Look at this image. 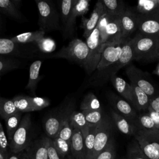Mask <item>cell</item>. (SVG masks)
<instances>
[{"mask_svg": "<svg viewBox=\"0 0 159 159\" xmlns=\"http://www.w3.org/2000/svg\"><path fill=\"white\" fill-rule=\"evenodd\" d=\"M134 60V52L132 38L125 39L123 44L122 53L120 58L115 63L110 65L107 68L97 71L91 79V84L93 86H101L110 80L111 76L122 68L127 66Z\"/></svg>", "mask_w": 159, "mask_h": 159, "instance_id": "obj_1", "label": "cell"}, {"mask_svg": "<svg viewBox=\"0 0 159 159\" xmlns=\"http://www.w3.org/2000/svg\"><path fill=\"white\" fill-rule=\"evenodd\" d=\"M75 99H69L47 116L43 121V128L48 138L53 140L57 137L63 123L69 119L71 114L75 111Z\"/></svg>", "mask_w": 159, "mask_h": 159, "instance_id": "obj_2", "label": "cell"}, {"mask_svg": "<svg viewBox=\"0 0 159 159\" xmlns=\"http://www.w3.org/2000/svg\"><path fill=\"white\" fill-rule=\"evenodd\" d=\"M88 57L89 49L86 43L80 39H74L67 46H64L58 52L51 55L49 58H65L78 64L86 70Z\"/></svg>", "mask_w": 159, "mask_h": 159, "instance_id": "obj_3", "label": "cell"}, {"mask_svg": "<svg viewBox=\"0 0 159 159\" xmlns=\"http://www.w3.org/2000/svg\"><path fill=\"white\" fill-rule=\"evenodd\" d=\"M35 2L39 11V30L45 32L60 30V14L53 2L48 0H35Z\"/></svg>", "mask_w": 159, "mask_h": 159, "instance_id": "obj_4", "label": "cell"}, {"mask_svg": "<svg viewBox=\"0 0 159 159\" xmlns=\"http://www.w3.org/2000/svg\"><path fill=\"white\" fill-rule=\"evenodd\" d=\"M134 60H153L158 43L159 37L136 33L132 38Z\"/></svg>", "mask_w": 159, "mask_h": 159, "instance_id": "obj_5", "label": "cell"}, {"mask_svg": "<svg viewBox=\"0 0 159 159\" xmlns=\"http://www.w3.org/2000/svg\"><path fill=\"white\" fill-rule=\"evenodd\" d=\"M32 130L31 116L27 114L22 117L20 124L9 141V150L16 153L25 150L30 144Z\"/></svg>", "mask_w": 159, "mask_h": 159, "instance_id": "obj_6", "label": "cell"}, {"mask_svg": "<svg viewBox=\"0 0 159 159\" xmlns=\"http://www.w3.org/2000/svg\"><path fill=\"white\" fill-rule=\"evenodd\" d=\"M134 138L148 159H159V130H138Z\"/></svg>", "mask_w": 159, "mask_h": 159, "instance_id": "obj_7", "label": "cell"}, {"mask_svg": "<svg viewBox=\"0 0 159 159\" xmlns=\"http://www.w3.org/2000/svg\"><path fill=\"white\" fill-rule=\"evenodd\" d=\"M97 27L102 45L122 40V29L119 18H112L105 14L101 17Z\"/></svg>", "mask_w": 159, "mask_h": 159, "instance_id": "obj_8", "label": "cell"}, {"mask_svg": "<svg viewBox=\"0 0 159 159\" xmlns=\"http://www.w3.org/2000/svg\"><path fill=\"white\" fill-rule=\"evenodd\" d=\"M86 43L89 49V57L86 71L88 75H91L96 70L101 59L102 49V44L101 43L100 33L98 27L86 39Z\"/></svg>", "mask_w": 159, "mask_h": 159, "instance_id": "obj_9", "label": "cell"}, {"mask_svg": "<svg viewBox=\"0 0 159 159\" xmlns=\"http://www.w3.org/2000/svg\"><path fill=\"white\" fill-rule=\"evenodd\" d=\"M137 22L136 33L159 37V7L145 14L137 12Z\"/></svg>", "mask_w": 159, "mask_h": 159, "instance_id": "obj_10", "label": "cell"}, {"mask_svg": "<svg viewBox=\"0 0 159 159\" xmlns=\"http://www.w3.org/2000/svg\"><path fill=\"white\" fill-rule=\"evenodd\" d=\"M125 72L130 83L134 84L142 89L150 97L151 100L159 94L154 85L148 80L141 70L130 63L127 65Z\"/></svg>", "mask_w": 159, "mask_h": 159, "instance_id": "obj_11", "label": "cell"}, {"mask_svg": "<svg viewBox=\"0 0 159 159\" xmlns=\"http://www.w3.org/2000/svg\"><path fill=\"white\" fill-rule=\"evenodd\" d=\"M75 2L76 0H63L60 3L61 29L65 39L73 37L75 31L76 17L73 14V7Z\"/></svg>", "mask_w": 159, "mask_h": 159, "instance_id": "obj_12", "label": "cell"}, {"mask_svg": "<svg viewBox=\"0 0 159 159\" xmlns=\"http://www.w3.org/2000/svg\"><path fill=\"white\" fill-rule=\"evenodd\" d=\"M125 40L122 39L117 42L102 45L101 59L96 68L97 71L107 68L120 58Z\"/></svg>", "mask_w": 159, "mask_h": 159, "instance_id": "obj_13", "label": "cell"}, {"mask_svg": "<svg viewBox=\"0 0 159 159\" xmlns=\"http://www.w3.org/2000/svg\"><path fill=\"white\" fill-rule=\"evenodd\" d=\"M112 130V123L109 117L107 116L104 117L96 128L93 159H95L107 145L111 139Z\"/></svg>", "mask_w": 159, "mask_h": 159, "instance_id": "obj_14", "label": "cell"}, {"mask_svg": "<svg viewBox=\"0 0 159 159\" xmlns=\"http://www.w3.org/2000/svg\"><path fill=\"white\" fill-rule=\"evenodd\" d=\"M107 97L109 102L114 111L129 119L132 122L133 121L136 117L137 112L132 104L124 98H121L112 92L108 93Z\"/></svg>", "mask_w": 159, "mask_h": 159, "instance_id": "obj_15", "label": "cell"}, {"mask_svg": "<svg viewBox=\"0 0 159 159\" xmlns=\"http://www.w3.org/2000/svg\"><path fill=\"white\" fill-rule=\"evenodd\" d=\"M104 14L105 9L103 6L102 1H98L96 3L95 7L89 18L87 19L84 16L82 17L81 27H82L84 30L83 36L85 37V39H87L94 30V29L97 27L101 17Z\"/></svg>", "mask_w": 159, "mask_h": 159, "instance_id": "obj_16", "label": "cell"}, {"mask_svg": "<svg viewBox=\"0 0 159 159\" xmlns=\"http://www.w3.org/2000/svg\"><path fill=\"white\" fill-rule=\"evenodd\" d=\"M122 29V39L130 38L132 34L137 32V12L135 9L127 7L120 17Z\"/></svg>", "mask_w": 159, "mask_h": 159, "instance_id": "obj_17", "label": "cell"}, {"mask_svg": "<svg viewBox=\"0 0 159 159\" xmlns=\"http://www.w3.org/2000/svg\"><path fill=\"white\" fill-rule=\"evenodd\" d=\"M47 137L35 140L27 148L22 157L24 159H48L47 148Z\"/></svg>", "mask_w": 159, "mask_h": 159, "instance_id": "obj_18", "label": "cell"}, {"mask_svg": "<svg viewBox=\"0 0 159 159\" xmlns=\"http://www.w3.org/2000/svg\"><path fill=\"white\" fill-rule=\"evenodd\" d=\"M22 45L14 42L11 39L0 38V56L28 58L29 53L23 50Z\"/></svg>", "mask_w": 159, "mask_h": 159, "instance_id": "obj_19", "label": "cell"}, {"mask_svg": "<svg viewBox=\"0 0 159 159\" xmlns=\"http://www.w3.org/2000/svg\"><path fill=\"white\" fill-rule=\"evenodd\" d=\"M70 147L73 159H86L84 137L81 131L77 129H73Z\"/></svg>", "mask_w": 159, "mask_h": 159, "instance_id": "obj_20", "label": "cell"}, {"mask_svg": "<svg viewBox=\"0 0 159 159\" xmlns=\"http://www.w3.org/2000/svg\"><path fill=\"white\" fill-rule=\"evenodd\" d=\"M132 86V106L137 111H147L151 101L150 97L140 88L133 83H130Z\"/></svg>", "mask_w": 159, "mask_h": 159, "instance_id": "obj_21", "label": "cell"}, {"mask_svg": "<svg viewBox=\"0 0 159 159\" xmlns=\"http://www.w3.org/2000/svg\"><path fill=\"white\" fill-rule=\"evenodd\" d=\"M111 113L112 120L120 132L127 135H134L137 129L131 120L117 113L112 109H111Z\"/></svg>", "mask_w": 159, "mask_h": 159, "instance_id": "obj_22", "label": "cell"}, {"mask_svg": "<svg viewBox=\"0 0 159 159\" xmlns=\"http://www.w3.org/2000/svg\"><path fill=\"white\" fill-rule=\"evenodd\" d=\"M110 81L118 93L132 106V86L130 84H129L124 79L117 76L116 75L111 76Z\"/></svg>", "mask_w": 159, "mask_h": 159, "instance_id": "obj_23", "label": "cell"}, {"mask_svg": "<svg viewBox=\"0 0 159 159\" xmlns=\"http://www.w3.org/2000/svg\"><path fill=\"white\" fill-rule=\"evenodd\" d=\"M102 2L106 14L112 18H119L127 8L122 0H102Z\"/></svg>", "mask_w": 159, "mask_h": 159, "instance_id": "obj_24", "label": "cell"}, {"mask_svg": "<svg viewBox=\"0 0 159 159\" xmlns=\"http://www.w3.org/2000/svg\"><path fill=\"white\" fill-rule=\"evenodd\" d=\"M42 64V61L37 60L33 61L29 67V77L27 84L25 86V89L30 91L34 94L39 81L41 80L39 75V71Z\"/></svg>", "mask_w": 159, "mask_h": 159, "instance_id": "obj_25", "label": "cell"}, {"mask_svg": "<svg viewBox=\"0 0 159 159\" xmlns=\"http://www.w3.org/2000/svg\"><path fill=\"white\" fill-rule=\"evenodd\" d=\"M71 126L73 129H77L81 131L83 137L88 134L89 125L88 124L83 113L81 111H74L69 118Z\"/></svg>", "mask_w": 159, "mask_h": 159, "instance_id": "obj_26", "label": "cell"}, {"mask_svg": "<svg viewBox=\"0 0 159 159\" xmlns=\"http://www.w3.org/2000/svg\"><path fill=\"white\" fill-rule=\"evenodd\" d=\"M45 33V32L44 31L39 30L34 32L20 34L11 38V39L14 42L20 45H25L29 43H35L39 39L44 37Z\"/></svg>", "mask_w": 159, "mask_h": 159, "instance_id": "obj_27", "label": "cell"}, {"mask_svg": "<svg viewBox=\"0 0 159 159\" xmlns=\"http://www.w3.org/2000/svg\"><path fill=\"white\" fill-rule=\"evenodd\" d=\"M0 14H4L17 20H22L23 16L13 3L12 0H0Z\"/></svg>", "mask_w": 159, "mask_h": 159, "instance_id": "obj_28", "label": "cell"}, {"mask_svg": "<svg viewBox=\"0 0 159 159\" xmlns=\"http://www.w3.org/2000/svg\"><path fill=\"white\" fill-rule=\"evenodd\" d=\"M134 125L138 130H155L157 127L148 112L137 114L132 121Z\"/></svg>", "mask_w": 159, "mask_h": 159, "instance_id": "obj_29", "label": "cell"}, {"mask_svg": "<svg viewBox=\"0 0 159 159\" xmlns=\"http://www.w3.org/2000/svg\"><path fill=\"white\" fill-rule=\"evenodd\" d=\"M22 65L17 58L0 56V76L15 69L19 68Z\"/></svg>", "mask_w": 159, "mask_h": 159, "instance_id": "obj_30", "label": "cell"}, {"mask_svg": "<svg viewBox=\"0 0 159 159\" xmlns=\"http://www.w3.org/2000/svg\"><path fill=\"white\" fill-rule=\"evenodd\" d=\"M22 112H17L12 116L6 118L5 120L6 133L9 142L12 139L14 132L18 128L22 119Z\"/></svg>", "mask_w": 159, "mask_h": 159, "instance_id": "obj_31", "label": "cell"}, {"mask_svg": "<svg viewBox=\"0 0 159 159\" xmlns=\"http://www.w3.org/2000/svg\"><path fill=\"white\" fill-rule=\"evenodd\" d=\"M80 109L81 111L102 110L99 99L93 93H88L84 96L80 104Z\"/></svg>", "mask_w": 159, "mask_h": 159, "instance_id": "obj_32", "label": "cell"}, {"mask_svg": "<svg viewBox=\"0 0 159 159\" xmlns=\"http://www.w3.org/2000/svg\"><path fill=\"white\" fill-rule=\"evenodd\" d=\"M98 125H89L88 134L84 137V146L86 153V159H93L94 139Z\"/></svg>", "mask_w": 159, "mask_h": 159, "instance_id": "obj_33", "label": "cell"}, {"mask_svg": "<svg viewBox=\"0 0 159 159\" xmlns=\"http://www.w3.org/2000/svg\"><path fill=\"white\" fill-rule=\"evenodd\" d=\"M18 112L12 99L0 97V116L6 119Z\"/></svg>", "mask_w": 159, "mask_h": 159, "instance_id": "obj_34", "label": "cell"}, {"mask_svg": "<svg viewBox=\"0 0 159 159\" xmlns=\"http://www.w3.org/2000/svg\"><path fill=\"white\" fill-rule=\"evenodd\" d=\"M127 159H148L142 152L135 139L132 140L127 148Z\"/></svg>", "mask_w": 159, "mask_h": 159, "instance_id": "obj_35", "label": "cell"}, {"mask_svg": "<svg viewBox=\"0 0 159 159\" xmlns=\"http://www.w3.org/2000/svg\"><path fill=\"white\" fill-rule=\"evenodd\" d=\"M12 101L19 112L23 113L35 111L28 96H16L12 99Z\"/></svg>", "mask_w": 159, "mask_h": 159, "instance_id": "obj_36", "label": "cell"}, {"mask_svg": "<svg viewBox=\"0 0 159 159\" xmlns=\"http://www.w3.org/2000/svg\"><path fill=\"white\" fill-rule=\"evenodd\" d=\"M37 48L42 53H49L55 51L57 47L55 40L50 37H42L35 43Z\"/></svg>", "mask_w": 159, "mask_h": 159, "instance_id": "obj_37", "label": "cell"}, {"mask_svg": "<svg viewBox=\"0 0 159 159\" xmlns=\"http://www.w3.org/2000/svg\"><path fill=\"white\" fill-rule=\"evenodd\" d=\"M159 7L158 0H140L137 2L135 11L139 14L150 12Z\"/></svg>", "mask_w": 159, "mask_h": 159, "instance_id": "obj_38", "label": "cell"}, {"mask_svg": "<svg viewBox=\"0 0 159 159\" xmlns=\"http://www.w3.org/2000/svg\"><path fill=\"white\" fill-rule=\"evenodd\" d=\"M54 146L58 153L63 158H66L71 153L70 142L64 140L58 137L53 139Z\"/></svg>", "mask_w": 159, "mask_h": 159, "instance_id": "obj_39", "label": "cell"}, {"mask_svg": "<svg viewBox=\"0 0 159 159\" xmlns=\"http://www.w3.org/2000/svg\"><path fill=\"white\" fill-rule=\"evenodd\" d=\"M95 159H116V150L113 138L111 137L107 145Z\"/></svg>", "mask_w": 159, "mask_h": 159, "instance_id": "obj_40", "label": "cell"}, {"mask_svg": "<svg viewBox=\"0 0 159 159\" xmlns=\"http://www.w3.org/2000/svg\"><path fill=\"white\" fill-rule=\"evenodd\" d=\"M89 125H98L102 120V110L83 111H81Z\"/></svg>", "mask_w": 159, "mask_h": 159, "instance_id": "obj_41", "label": "cell"}, {"mask_svg": "<svg viewBox=\"0 0 159 159\" xmlns=\"http://www.w3.org/2000/svg\"><path fill=\"white\" fill-rule=\"evenodd\" d=\"M89 0H76L73 7V14L76 18L78 16H84L89 11Z\"/></svg>", "mask_w": 159, "mask_h": 159, "instance_id": "obj_42", "label": "cell"}, {"mask_svg": "<svg viewBox=\"0 0 159 159\" xmlns=\"http://www.w3.org/2000/svg\"><path fill=\"white\" fill-rule=\"evenodd\" d=\"M73 132V128L71 126L69 119H67L65 121H64V122L63 123L58 132L57 137L64 140L70 142L72 137Z\"/></svg>", "mask_w": 159, "mask_h": 159, "instance_id": "obj_43", "label": "cell"}, {"mask_svg": "<svg viewBox=\"0 0 159 159\" xmlns=\"http://www.w3.org/2000/svg\"><path fill=\"white\" fill-rule=\"evenodd\" d=\"M28 98L33 106L35 111L42 110L50 104V102L48 99L43 97H35V96H28Z\"/></svg>", "mask_w": 159, "mask_h": 159, "instance_id": "obj_44", "label": "cell"}, {"mask_svg": "<svg viewBox=\"0 0 159 159\" xmlns=\"http://www.w3.org/2000/svg\"><path fill=\"white\" fill-rule=\"evenodd\" d=\"M47 148L48 159H65V158H63L58 153L54 146L53 140L48 137L47 139Z\"/></svg>", "mask_w": 159, "mask_h": 159, "instance_id": "obj_45", "label": "cell"}, {"mask_svg": "<svg viewBox=\"0 0 159 159\" xmlns=\"http://www.w3.org/2000/svg\"><path fill=\"white\" fill-rule=\"evenodd\" d=\"M0 149L6 153H8L9 152L8 150L9 149V142L1 121H0Z\"/></svg>", "mask_w": 159, "mask_h": 159, "instance_id": "obj_46", "label": "cell"}, {"mask_svg": "<svg viewBox=\"0 0 159 159\" xmlns=\"http://www.w3.org/2000/svg\"><path fill=\"white\" fill-rule=\"evenodd\" d=\"M147 112L148 113V114L153 120L157 127V129L159 130V114L150 107L147 110Z\"/></svg>", "mask_w": 159, "mask_h": 159, "instance_id": "obj_47", "label": "cell"}, {"mask_svg": "<svg viewBox=\"0 0 159 159\" xmlns=\"http://www.w3.org/2000/svg\"><path fill=\"white\" fill-rule=\"evenodd\" d=\"M149 107L159 114V94L151 100Z\"/></svg>", "mask_w": 159, "mask_h": 159, "instance_id": "obj_48", "label": "cell"}, {"mask_svg": "<svg viewBox=\"0 0 159 159\" xmlns=\"http://www.w3.org/2000/svg\"><path fill=\"white\" fill-rule=\"evenodd\" d=\"M19 153H13L12 152H9L7 157V159H24L23 157H20Z\"/></svg>", "mask_w": 159, "mask_h": 159, "instance_id": "obj_49", "label": "cell"}, {"mask_svg": "<svg viewBox=\"0 0 159 159\" xmlns=\"http://www.w3.org/2000/svg\"><path fill=\"white\" fill-rule=\"evenodd\" d=\"M12 2H13V3L14 4V5H15L18 9H19V7H20V6H21L22 1H21L20 0H12Z\"/></svg>", "mask_w": 159, "mask_h": 159, "instance_id": "obj_50", "label": "cell"}, {"mask_svg": "<svg viewBox=\"0 0 159 159\" xmlns=\"http://www.w3.org/2000/svg\"><path fill=\"white\" fill-rule=\"evenodd\" d=\"M8 153H6L0 149V159H7Z\"/></svg>", "mask_w": 159, "mask_h": 159, "instance_id": "obj_51", "label": "cell"}, {"mask_svg": "<svg viewBox=\"0 0 159 159\" xmlns=\"http://www.w3.org/2000/svg\"><path fill=\"white\" fill-rule=\"evenodd\" d=\"M3 29H4V24H3V21H2V18L0 16V34L1 32H2Z\"/></svg>", "mask_w": 159, "mask_h": 159, "instance_id": "obj_52", "label": "cell"}, {"mask_svg": "<svg viewBox=\"0 0 159 159\" xmlns=\"http://www.w3.org/2000/svg\"><path fill=\"white\" fill-rule=\"evenodd\" d=\"M154 59H158L159 60V43H158V45L156 53H155V56H154Z\"/></svg>", "mask_w": 159, "mask_h": 159, "instance_id": "obj_53", "label": "cell"}, {"mask_svg": "<svg viewBox=\"0 0 159 159\" xmlns=\"http://www.w3.org/2000/svg\"><path fill=\"white\" fill-rule=\"evenodd\" d=\"M158 5H159V0H158Z\"/></svg>", "mask_w": 159, "mask_h": 159, "instance_id": "obj_54", "label": "cell"}, {"mask_svg": "<svg viewBox=\"0 0 159 159\" xmlns=\"http://www.w3.org/2000/svg\"><path fill=\"white\" fill-rule=\"evenodd\" d=\"M1 76H0V80H1Z\"/></svg>", "mask_w": 159, "mask_h": 159, "instance_id": "obj_55", "label": "cell"}, {"mask_svg": "<svg viewBox=\"0 0 159 159\" xmlns=\"http://www.w3.org/2000/svg\"><path fill=\"white\" fill-rule=\"evenodd\" d=\"M23 158H24V157H23Z\"/></svg>", "mask_w": 159, "mask_h": 159, "instance_id": "obj_56", "label": "cell"}, {"mask_svg": "<svg viewBox=\"0 0 159 159\" xmlns=\"http://www.w3.org/2000/svg\"><path fill=\"white\" fill-rule=\"evenodd\" d=\"M122 159H124V158H122Z\"/></svg>", "mask_w": 159, "mask_h": 159, "instance_id": "obj_57", "label": "cell"}, {"mask_svg": "<svg viewBox=\"0 0 159 159\" xmlns=\"http://www.w3.org/2000/svg\"><path fill=\"white\" fill-rule=\"evenodd\" d=\"M116 159H117V158H116Z\"/></svg>", "mask_w": 159, "mask_h": 159, "instance_id": "obj_58", "label": "cell"}]
</instances>
